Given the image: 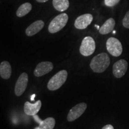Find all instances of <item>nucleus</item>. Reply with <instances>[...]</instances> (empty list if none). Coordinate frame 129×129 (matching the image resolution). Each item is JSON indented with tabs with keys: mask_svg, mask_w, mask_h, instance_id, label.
I'll use <instances>...</instances> for the list:
<instances>
[{
	"mask_svg": "<svg viewBox=\"0 0 129 129\" xmlns=\"http://www.w3.org/2000/svg\"><path fill=\"white\" fill-rule=\"evenodd\" d=\"M68 72L66 70H62L56 73L49 80L47 84V88L51 91H54L62 86L67 81Z\"/></svg>",
	"mask_w": 129,
	"mask_h": 129,
	"instance_id": "2",
	"label": "nucleus"
},
{
	"mask_svg": "<svg viewBox=\"0 0 129 129\" xmlns=\"http://www.w3.org/2000/svg\"><path fill=\"white\" fill-rule=\"evenodd\" d=\"M36 96V95H35V94H32L31 96H30V99H31V101H34V98H35V96Z\"/></svg>",
	"mask_w": 129,
	"mask_h": 129,
	"instance_id": "22",
	"label": "nucleus"
},
{
	"mask_svg": "<svg viewBox=\"0 0 129 129\" xmlns=\"http://www.w3.org/2000/svg\"><path fill=\"white\" fill-rule=\"evenodd\" d=\"M127 68H128V63L126 60L124 59L118 60L113 65V75L115 78H122L126 73Z\"/></svg>",
	"mask_w": 129,
	"mask_h": 129,
	"instance_id": "8",
	"label": "nucleus"
},
{
	"mask_svg": "<svg viewBox=\"0 0 129 129\" xmlns=\"http://www.w3.org/2000/svg\"><path fill=\"white\" fill-rule=\"evenodd\" d=\"M41 108V101L38 100L34 104L26 102L24 105V112L26 115L34 116L37 115Z\"/></svg>",
	"mask_w": 129,
	"mask_h": 129,
	"instance_id": "12",
	"label": "nucleus"
},
{
	"mask_svg": "<svg viewBox=\"0 0 129 129\" xmlns=\"http://www.w3.org/2000/svg\"><path fill=\"white\" fill-rule=\"evenodd\" d=\"M68 20V16L66 13H62L56 16L51 20L48 25V31L51 34H54L60 31L67 25Z\"/></svg>",
	"mask_w": 129,
	"mask_h": 129,
	"instance_id": "3",
	"label": "nucleus"
},
{
	"mask_svg": "<svg viewBox=\"0 0 129 129\" xmlns=\"http://www.w3.org/2000/svg\"><path fill=\"white\" fill-rule=\"evenodd\" d=\"M102 129H114V127L112 126V125L111 124H107L106 125H105L104 127H103Z\"/></svg>",
	"mask_w": 129,
	"mask_h": 129,
	"instance_id": "20",
	"label": "nucleus"
},
{
	"mask_svg": "<svg viewBox=\"0 0 129 129\" xmlns=\"http://www.w3.org/2000/svg\"><path fill=\"white\" fill-rule=\"evenodd\" d=\"M36 1L38 3H46L47 1H48V0H36Z\"/></svg>",
	"mask_w": 129,
	"mask_h": 129,
	"instance_id": "21",
	"label": "nucleus"
},
{
	"mask_svg": "<svg viewBox=\"0 0 129 129\" xmlns=\"http://www.w3.org/2000/svg\"><path fill=\"white\" fill-rule=\"evenodd\" d=\"M122 25L124 28L129 29V11L126 13L122 19Z\"/></svg>",
	"mask_w": 129,
	"mask_h": 129,
	"instance_id": "18",
	"label": "nucleus"
},
{
	"mask_svg": "<svg viewBox=\"0 0 129 129\" xmlns=\"http://www.w3.org/2000/svg\"><path fill=\"white\" fill-rule=\"evenodd\" d=\"M93 16L91 14H84L77 18L74 23V26L78 29H84L92 22Z\"/></svg>",
	"mask_w": 129,
	"mask_h": 129,
	"instance_id": "10",
	"label": "nucleus"
},
{
	"mask_svg": "<svg viewBox=\"0 0 129 129\" xmlns=\"http://www.w3.org/2000/svg\"><path fill=\"white\" fill-rule=\"evenodd\" d=\"M44 26V22L43 20H37L30 25L26 29V34L28 37H32L38 33Z\"/></svg>",
	"mask_w": 129,
	"mask_h": 129,
	"instance_id": "13",
	"label": "nucleus"
},
{
	"mask_svg": "<svg viewBox=\"0 0 129 129\" xmlns=\"http://www.w3.org/2000/svg\"><path fill=\"white\" fill-rule=\"evenodd\" d=\"M112 32H113V34H115L116 33V31H115V30H113Z\"/></svg>",
	"mask_w": 129,
	"mask_h": 129,
	"instance_id": "24",
	"label": "nucleus"
},
{
	"mask_svg": "<svg viewBox=\"0 0 129 129\" xmlns=\"http://www.w3.org/2000/svg\"><path fill=\"white\" fill-rule=\"evenodd\" d=\"M32 10V5L29 3H26L22 4L16 12L17 17H22L28 14Z\"/></svg>",
	"mask_w": 129,
	"mask_h": 129,
	"instance_id": "17",
	"label": "nucleus"
},
{
	"mask_svg": "<svg viewBox=\"0 0 129 129\" xmlns=\"http://www.w3.org/2000/svg\"><path fill=\"white\" fill-rule=\"evenodd\" d=\"M96 49L94 40L91 37H85L81 42L80 47V52L84 56L91 55Z\"/></svg>",
	"mask_w": 129,
	"mask_h": 129,
	"instance_id": "4",
	"label": "nucleus"
},
{
	"mask_svg": "<svg viewBox=\"0 0 129 129\" xmlns=\"http://www.w3.org/2000/svg\"><path fill=\"white\" fill-rule=\"evenodd\" d=\"M53 69V64L50 62H42L37 64L34 74L35 77H40L49 73Z\"/></svg>",
	"mask_w": 129,
	"mask_h": 129,
	"instance_id": "9",
	"label": "nucleus"
},
{
	"mask_svg": "<svg viewBox=\"0 0 129 129\" xmlns=\"http://www.w3.org/2000/svg\"><path fill=\"white\" fill-rule=\"evenodd\" d=\"M115 25V21L113 18H109L106 21L99 29V33L106 35L113 31Z\"/></svg>",
	"mask_w": 129,
	"mask_h": 129,
	"instance_id": "15",
	"label": "nucleus"
},
{
	"mask_svg": "<svg viewBox=\"0 0 129 129\" xmlns=\"http://www.w3.org/2000/svg\"><path fill=\"white\" fill-rule=\"evenodd\" d=\"M110 59L106 53H102L94 56L90 63V68L96 73H102L108 68Z\"/></svg>",
	"mask_w": 129,
	"mask_h": 129,
	"instance_id": "1",
	"label": "nucleus"
},
{
	"mask_svg": "<svg viewBox=\"0 0 129 129\" xmlns=\"http://www.w3.org/2000/svg\"><path fill=\"white\" fill-rule=\"evenodd\" d=\"M33 117L35 121L39 124V125L34 129H53L55 126L56 121L54 118L48 117L44 120H41L37 115H34Z\"/></svg>",
	"mask_w": 129,
	"mask_h": 129,
	"instance_id": "11",
	"label": "nucleus"
},
{
	"mask_svg": "<svg viewBox=\"0 0 129 129\" xmlns=\"http://www.w3.org/2000/svg\"><path fill=\"white\" fill-rule=\"evenodd\" d=\"M53 5L54 9L59 12H64L69 8L68 0H53Z\"/></svg>",
	"mask_w": 129,
	"mask_h": 129,
	"instance_id": "16",
	"label": "nucleus"
},
{
	"mask_svg": "<svg viewBox=\"0 0 129 129\" xmlns=\"http://www.w3.org/2000/svg\"><path fill=\"white\" fill-rule=\"evenodd\" d=\"M87 105L84 102H81L76 105L69 111L67 116V120L69 122H72L77 120L83 115L87 109Z\"/></svg>",
	"mask_w": 129,
	"mask_h": 129,
	"instance_id": "6",
	"label": "nucleus"
},
{
	"mask_svg": "<svg viewBox=\"0 0 129 129\" xmlns=\"http://www.w3.org/2000/svg\"><path fill=\"white\" fill-rule=\"evenodd\" d=\"M120 0H105V4L108 7H114L120 2Z\"/></svg>",
	"mask_w": 129,
	"mask_h": 129,
	"instance_id": "19",
	"label": "nucleus"
},
{
	"mask_svg": "<svg viewBox=\"0 0 129 129\" xmlns=\"http://www.w3.org/2000/svg\"><path fill=\"white\" fill-rule=\"evenodd\" d=\"M95 26H96V28H98V29H100V27L99 26H98V25H95Z\"/></svg>",
	"mask_w": 129,
	"mask_h": 129,
	"instance_id": "23",
	"label": "nucleus"
},
{
	"mask_svg": "<svg viewBox=\"0 0 129 129\" xmlns=\"http://www.w3.org/2000/svg\"><path fill=\"white\" fill-rule=\"evenodd\" d=\"M12 67L7 61H3L0 64V76L3 79L8 80L12 75Z\"/></svg>",
	"mask_w": 129,
	"mask_h": 129,
	"instance_id": "14",
	"label": "nucleus"
},
{
	"mask_svg": "<svg viewBox=\"0 0 129 129\" xmlns=\"http://www.w3.org/2000/svg\"><path fill=\"white\" fill-rule=\"evenodd\" d=\"M106 48L111 55L118 57L122 52V46L121 42L117 38L111 37L106 41Z\"/></svg>",
	"mask_w": 129,
	"mask_h": 129,
	"instance_id": "5",
	"label": "nucleus"
},
{
	"mask_svg": "<svg viewBox=\"0 0 129 129\" xmlns=\"http://www.w3.org/2000/svg\"><path fill=\"white\" fill-rule=\"evenodd\" d=\"M28 83V75L25 72L22 73L16 83L14 92L17 96H20L25 92Z\"/></svg>",
	"mask_w": 129,
	"mask_h": 129,
	"instance_id": "7",
	"label": "nucleus"
}]
</instances>
